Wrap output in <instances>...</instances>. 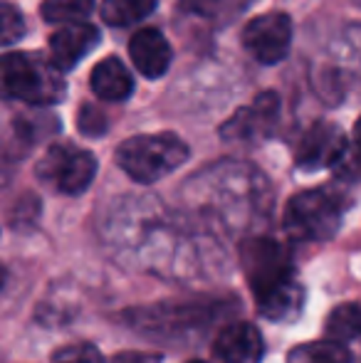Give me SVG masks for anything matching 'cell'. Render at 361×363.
I'll list each match as a JSON object with an SVG mask.
<instances>
[{
	"instance_id": "6da1fadb",
	"label": "cell",
	"mask_w": 361,
	"mask_h": 363,
	"mask_svg": "<svg viewBox=\"0 0 361 363\" xmlns=\"http://www.w3.org/2000/svg\"><path fill=\"white\" fill-rule=\"evenodd\" d=\"M240 264L267 321H292L304 306V289L294 277L289 250L274 238H248L240 245Z\"/></svg>"
},
{
	"instance_id": "7a4b0ae2",
	"label": "cell",
	"mask_w": 361,
	"mask_h": 363,
	"mask_svg": "<svg viewBox=\"0 0 361 363\" xmlns=\"http://www.w3.org/2000/svg\"><path fill=\"white\" fill-rule=\"evenodd\" d=\"M186 191L193 193L196 206H203L213 216L240 223V218H255L265 213L270 203L267 178L250 163L223 161L193 176Z\"/></svg>"
},
{
	"instance_id": "3957f363",
	"label": "cell",
	"mask_w": 361,
	"mask_h": 363,
	"mask_svg": "<svg viewBox=\"0 0 361 363\" xmlns=\"http://www.w3.org/2000/svg\"><path fill=\"white\" fill-rule=\"evenodd\" d=\"M235 301L223 299H169L144 309H134L126 321H131L134 331L149 339L164 341H191L201 339L218 319L231 314Z\"/></svg>"
},
{
	"instance_id": "277c9868",
	"label": "cell",
	"mask_w": 361,
	"mask_h": 363,
	"mask_svg": "<svg viewBox=\"0 0 361 363\" xmlns=\"http://www.w3.org/2000/svg\"><path fill=\"white\" fill-rule=\"evenodd\" d=\"M3 91L30 106H55L67 96V82L40 52H8L3 57Z\"/></svg>"
},
{
	"instance_id": "5b68a950",
	"label": "cell",
	"mask_w": 361,
	"mask_h": 363,
	"mask_svg": "<svg viewBox=\"0 0 361 363\" xmlns=\"http://www.w3.org/2000/svg\"><path fill=\"white\" fill-rule=\"evenodd\" d=\"M347 198L334 188H309L284 206L282 228L297 242H327L342 228Z\"/></svg>"
},
{
	"instance_id": "8992f818",
	"label": "cell",
	"mask_w": 361,
	"mask_h": 363,
	"mask_svg": "<svg viewBox=\"0 0 361 363\" xmlns=\"http://www.w3.org/2000/svg\"><path fill=\"white\" fill-rule=\"evenodd\" d=\"M188 153L186 141L171 131L139 134L116 148V163L131 181L149 186L181 168L188 161Z\"/></svg>"
},
{
	"instance_id": "52a82bcc",
	"label": "cell",
	"mask_w": 361,
	"mask_h": 363,
	"mask_svg": "<svg viewBox=\"0 0 361 363\" xmlns=\"http://www.w3.org/2000/svg\"><path fill=\"white\" fill-rule=\"evenodd\" d=\"M94 153L67 141H57L40 156L35 176L45 188L62 196H82L96 176Z\"/></svg>"
},
{
	"instance_id": "ba28073f",
	"label": "cell",
	"mask_w": 361,
	"mask_h": 363,
	"mask_svg": "<svg viewBox=\"0 0 361 363\" xmlns=\"http://www.w3.org/2000/svg\"><path fill=\"white\" fill-rule=\"evenodd\" d=\"M243 48L255 62L272 67L289 55L292 48V20L287 13H265L252 18L243 28Z\"/></svg>"
},
{
	"instance_id": "9c48e42d",
	"label": "cell",
	"mask_w": 361,
	"mask_h": 363,
	"mask_svg": "<svg viewBox=\"0 0 361 363\" xmlns=\"http://www.w3.org/2000/svg\"><path fill=\"white\" fill-rule=\"evenodd\" d=\"M349 151V141L344 136L342 126L334 121H314L302 134L294 153V166L299 171H322V168H334L344 161Z\"/></svg>"
},
{
	"instance_id": "30bf717a",
	"label": "cell",
	"mask_w": 361,
	"mask_h": 363,
	"mask_svg": "<svg viewBox=\"0 0 361 363\" xmlns=\"http://www.w3.org/2000/svg\"><path fill=\"white\" fill-rule=\"evenodd\" d=\"M279 119V96L274 91H262L250 106L238 109L226 124L221 126V136L226 141H243L255 144L274 131Z\"/></svg>"
},
{
	"instance_id": "8fae6325",
	"label": "cell",
	"mask_w": 361,
	"mask_h": 363,
	"mask_svg": "<svg viewBox=\"0 0 361 363\" xmlns=\"http://www.w3.org/2000/svg\"><path fill=\"white\" fill-rule=\"evenodd\" d=\"M99 28L91 23L60 25V30L50 35V60L60 72H70L99 45Z\"/></svg>"
},
{
	"instance_id": "7c38bea8",
	"label": "cell",
	"mask_w": 361,
	"mask_h": 363,
	"mask_svg": "<svg viewBox=\"0 0 361 363\" xmlns=\"http://www.w3.org/2000/svg\"><path fill=\"white\" fill-rule=\"evenodd\" d=\"M262 356H265V341L250 321L228 324L213 346L216 363H260Z\"/></svg>"
},
{
	"instance_id": "4fadbf2b",
	"label": "cell",
	"mask_w": 361,
	"mask_h": 363,
	"mask_svg": "<svg viewBox=\"0 0 361 363\" xmlns=\"http://www.w3.org/2000/svg\"><path fill=\"white\" fill-rule=\"evenodd\" d=\"M129 57L134 67L139 69V74H144L146 79H159V77L169 72L174 50H171L169 40L161 30L141 28L139 33L131 35Z\"/></svg>"
},
{
	"instance_id": "5bb4252c",
	"label": "cell",
	"mask_w": 361,
	"mask_h": 363,
	"mask_svg": "<svg viewBox=\"0 0 361 363\" xmlns=\"http://www.w3.org/2000/svg\"><path fill=\"white\" fill-rule=\"evenodd\" d=\"M89 86L96 99L116 104V101H126L134 94V77L119 57H104L91 69Z\"/></svg>"
},
{
	"instance_id": "9a60e30c",
	"label": "cell",
	"mask_w": 361,
	"mask_h": 363,
	"mask_svg": "<svg viewBox=\"0 0 361 363\" xmlns=\"http://www.w3.org/2000/svg\"><path fill=\"white\" fill-rule=\"evenodd\" d=\"M159 8V0H101L99 15L111 28H131L149 18Z\"/></svg>"
},
{
	"instance_id": "2e32d148",
	"label": "cell",
	"mask_w": 361,
	"mask_h": 363,
	"mask_svg": "<svg viewBox=\"0 0 361 363\" xmlns=\"http://www.w3.org/2000/svg\"><path fill=\"white\" fill-rule=\"evenodd\" d=\"M324 334L327 339L342 341V344L361 339V306L339 304L337 309H332L324 321Z\"/></svg>"
},
{
	"instance_id": "e0dca14e",
	"label": "cell",
	"mask_w": 361,
	"mask_h": 363,
	"mask_svg": "<svg viewBox=\"0 0 361 363\" xmlns=\"http://www.w3.org/2000/svg\"><path fill=\"white\" fill-rule=\"evenodd\" d=\"M94 13V0H45L40 15L50 25H72L87 23Z\"/></svg>"
},
{
	"instance_id": "ac0fdd59",
	"label": "cell",
	"mask_w": 361,
	"mask_h": 363,
	"mask_svg": "<svg viewBox=\"0 0 361 363\" xmlns=\"http://www.w3.org/2000/svg\"><path fill=\"white\" fill-rule=\"evenodd\" d=\"M289 363H352V354L342 341L324 339L317 344H304L289 354Z\"/></svg>"
},
{
	"instance_id": "d6986e66",
	"label": "cell",
	"mask_w": 361,
	"mask_h": 363,
	"mask_svg": "<svg viewBox=\"0 0 361 363\" xmlns=\"http://www.w3.org/2000/svg\"><path fill=\"white\" fill-rule=\"evenodd\" d=\"M243 8H245V0H179L181 13L213 20V23H228Z\"/></svg>"
},
{
	"instance_id": "ffe728a7",
	"label": "cell",
	"mask_w": 361,
	"mask_h": 363,
	"mask_svg": "<svg viewBox=\"0 0 361 363\" xmlns=\"http://www.w3.org/2000/svg\"><path fill=\"white\" fill-rule=\"evenodd\" d=\"M15 131H18V139L28 141V144H38L43 136H50L57 131V119L50 114H40V116H18L15 119Z\"/></svg>"
},
{
	"instance_id": "44dd1931",
	"label": "cell",
	"mask_w": 361,
	"mask_h": 363,
	"mask_svg": "<svg viewBox=\"0 0 361 363\" xmlns=\"http://www.w3.org/2000/svg\"><path fill=\"white\" fill-rule=\"evenodd\" d=\"M339 50H342V67L361 74V25L347 28L344 38L339 40Z\"/></svg>"
},
{
	"instance_id": "7402d4cb",
	"label": "cell",
	"mask_w": 361,
	"mask_h": 363,
	"mask_svg": "<svg viewBox=\"0 0 361 363\" xmlns=\"http://www.w3.org/2000/svg\"><path fill=\"white\" fill-rule=\"evenodd\" d=\"M0 23H3V30H0V38H3V45H13L18 43L25 35V18L13 3H3L0 5Z\"/></svg>"
},
{
	"instance_id": "603a6c76",
	"label": "cell",
	"mask_w": 361,
	"mask_h": 363,
	"mask_svg": "<svg viewBox=\"0 0 361 363\" xmlns=\"http://www.w3.org/2000/svg\"><path fill=\"white\" fill-rule=\"evenodd\" d=\"M52 363H104V356L91 344H72L60 349L52 356Z\"/></svg>"
},
{
	"instance_id": "cb8c5ba5",
	"label": "cell",
	"mask_w": 361,
	"mask_h": 363,
	"mask_svg": "<svg viewBox=\"0 0 361 363\" xmlns=\"http://www.w3.org/2000/svg\"><path fill=\"white\" fill-rule=\"evenodd\" d=\"M344 178H352V181H361V116L354 124L352 131V146H349L344 161L339 163Z\"/></svg>"
},
{
	"instance_id": "d4e9b609",
	"label": "cell",
	"mask_w": 361,
	"mask_h": 363,
	"mask_svg": "<svg viewBox=\"0 0 361 363\" xmlns=\"http://www.w3.org/2000/svg\"><path fill=\"white\" fill-rule=\"evenodd\" d=\"M77 129L84 136H101L106 134V116L94 104H84L77 114Z\"/></svg>"
},
{
	"instance_id": "484cf974",
	"label": "cell",
	"mask_w": 361,
	"mask_h": 363,
	"mask_svg": "<svg viewBox=\"0 0 361 363\" xmlns=\"http://www.w3.org/2000/svg\"><path fill=\"white\" fill-rule=\"evenodd\" d=\"M111 363H164L159 354H139V351H124L116 354Z\"/></svg>"
},
{
	"instance_id": "4316f807",
	"label": "cell",
	"mask_w": 361,
	"mask_h": 363,
	"mask_svg": "<svg viewBox=\"0 0 361 363\" xmlns=\"http://www.w3.org/2000/svg\"><path fill=\"white\" fill-rule=\"evenodd\" d=\"M188 363H208V361H198V359H196V361H188Z\"/></svg>"
}]
</instances>
